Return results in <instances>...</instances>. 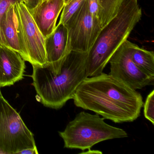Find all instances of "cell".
I'll return each instance as SVG.
<instances>
[{"label":"cell","mask_w":154,"mask_h":154,"mask_svg":"<svg viewBox=\"0 0 154 154\" xmlns=\"http://www.w3.org/2000/svg\"><path fill=\"white\" fill-rule=\"evenodd\" d=\"M72 100L76 107L117 123L136 120L144 104L140 93L103 72L85 79Z\"/></svg>","instance_id":"6da1fadb"},{"label":"cell","mask_w":154,"mask_h":154,"mask_svg":"<svg viewBox=\"0 0 154 154\" xmlns=\"http://www.w3.org/2000/svg\"><path fill=\"white\" fill-rule=\"evenodd\" d=\"M87 56V53L71 51L57 74L47 65L32 66V85L38 100L43 105L59 109L73 99L78 86L88 77Z\"/></svg>","instance_id":"7a4b0ae2"},{"label":"cell","mask_w":154,"mask_h":154,"mask_svg":"<svg viewBox=\"0 0 154 154\" xmlns=\"http://www.w3.org/2000/svg\"><path fill=\"white\" fill-rule=\"evenodd\" d=\"M142 17L138 0H125L117 16L102 29L86 58L88 77L103 72L112 55L128 40Z\"/></svg>","instance_id":"3957f363"},{"label":"cell","mask_w":154,"mask_h":154,"mask_svg":"<svg viewBox=\"0 0 154 154\" xmlns=\"http://www.w3.org/2000/svg\"><path fill=\"white\" fill-rule=\"evenodd\" d=\"M98 114L81 112L66 125L63 131H59L64 148L84 151L104 140L128 137L121 128L111 126Z\"/></svg>","instance_id":"277c9868"},{"label":"cell","mask_w":154,"mask_h":154,"mask_svg":"<svg viewBox=\"0 0 154 154\" xmlns=\"http://www.w3.org/2000/svg\"><path fill=\"white\" fill-rule=\"evenodd\" d=\"M35 148L34 134L19 113L3 96L0 97V154H18Z\"/></svg>","instance_id":"5b68a950"},{"label":"cell","mask_w":154,"mask_h":154,"mask_svg":"<svg viewBox=\"0 0 154 154\" xmlns=\"http://www.w3.org/2000/svg\"><path fill=\"white\" fill-rule=\"evenodd\" d=\"M64 26L71 51L80 53L89 52L101 30L97 19L89 12L86 0Z\"/></svg>","instance_id":"8992f818"},{"label":"cell","mask_w":154,"mask_h":154,"mask_svg":"<svg viewBox=\"0 0 154 154\" xmlns=\"http://www.w3.org/2000/svg\"><path fill=\"white\" fill-rule=\"evenodd\" d=\"M132 45L126 40L112 55L109 62V74L135 90L154 85V78L143 72L132 61L131 57Z\"/></svg>","instance_id":"52a82bcc"},{"label":"cell","mask_w":154,"mask_h":154,"mask_svg":"<svg viewBox=\"0 0 154 154\" xmlns=\"http://www.w3.org/2000/svg\"><path fill=\"white\" fill-rule=\"evenodd\" d=\"M15 8L18 14L22 25L29 63L32 66L46 65L45 38L38 27L24 2L16 3Z\"/></svg>","instance_id":"ba28073f"},{"label":"cell","mask_w":154,"mask_h":154,"mask_svg":"<svg viewBox=\"0 0 154 154\" xmlns=\"http://www.w3.org/2000/svg\"><path fill=\"white\" fill-rule=\"evenodd\" d=\"M47 65L56 74L59 73L66 57L71 53L66 27L58 24L45 40Z\"/></svg>","instance_id":"9c48e42d"},{"label":"cell","mask_w":154,"mask_h":154,"mask_svg":"<svg viewBox=\"0 0 154 154\" xmlns=\"http://www.w3.org/2000/svg\"><path fill=\"white\" fill-rule=\"evenodd\" d=\"M2 28L6 46L17 52L25 61L29 63L22 25L15 4L11 6L7 11L2 20Z\"/></svg>","instance_id":"30bf717a"},{"label":"cell","mask_w":154,"mask_h":154,"mask_svg":"<svg viewBox=\"0 0 154 154\" xmlns=\"http://www.w3.org/2000/svg\"><path fill=\"white\" fill-rule=\"evenodd\" d=\"M25 61L19 53L1 45L0 47V88L11 86L24 78Z\"/></svg>","instance_id":"8fae6325"},{"label":"cell","mask_w":154,"mask_h":154,"mask_svg":"<svg viewBox=\"0 0 154 154\" xmlns=\"http://www.w3.org/2000/svg\"><path fill=\"white\" fill-rule=\"evenodd\" d=\"M65 5L64 0H43L35 8L29 10L45 38L55 29L57 18Z\"/></svg>","instance_id":"7c38bea8"},{"label":"cell","mask_w":154,"mask_h":154,"mask_svg":"<svg viewBox=\"0 0 154 154\" xmlns=\"http://www.w3.org/2000/svg\"><path fill=\"white\" fill-rule=\"evenodd\" d=\"M88 10L103 28L118 14L125 0H86Z\"/></svg>","instance_id":"4fadbf2b"},{"label":"cell","mask_w":154,"mask_h":154,"mask_svg":"<svg viewBox=\"0 0 154 154\" xmlns=\"http://www.w3.org/2000/svg\"><path fill=\"white\" fill-rule=\"evenodd\" d=\"M131 57L137 66L150 77L154 78V53L133 44Z\"/></svg>","instance_id":"5bb4252c"},{"label":"cell","mask_w":154,"mask_h":154,"mask_svg":"<svg viewBox=\"0 0 154 154\" xmlns=\"http://www.w3.org/2000/svg\"><path fill=\"white\" fill-rule=\"evenodd\" d=\"M85 0H71L65 4L58 24L65 25L71 17L77 11Z\"/></svg>","instance_id":"9a60e30c"},{"label":"cell","mask_w":154,"mask_h":154,"mask_svg":"<svg viewBox=\"0 0 154 154\" xmlns=\"http://www.w3.org/2000/svg\"><path fill=\"white\" fill-rule=\"evenodd\" d=\"M20 2H24V0H0V44L2 45L6 46L2 28L3 18L11 6Z\"/></svg>","instance_id":"2e32d148"},{"label":"cell","mask_w":154,"mask_h":154,"mask_svg":"<svg viewBox=\"0 0 154 154\" xmlns=\"http://www.w3.org/2000/svg\"><path fill=\"white\" fill-rule=\"evenodd\" d=\"M144 105V116L146 119L154 125V91L149 94Z\"/></svg>","instance_id":"e0dca14e"},{"label":"cell","mask_w":154,"mask_h":154,"mask_svg":"<svg viewBox=\"0 0 154 154\" xmlns=\"http://www.w3.org/2000/svg\"><path fill=\"white\" fill-rule=\"evenodd\" d=\"M43 0H27L26 3H24L29 10L35 8Z\"/></svg>","instance_id":"ac0fdd59"},{"label":"cell","mask_w":154,"mask_h":154,"mask_svg":"<svg viewBox=\"0 0 154 154\" xmlns=\"http://www.w3.org/2000/svg\"><path fill=\"white\" fill-rule=\"evenodd\" d=\"M37 148H28L23 149L20 151L18 154H38Z\"/></svg>","instance_id":"d6986e66"},{"label":"cell","mask_w":154,"mask_h":154,"mask_svg":"<svg viewBox=\"0 0 154 154\" xmlns=\"http://www.w3.org/2000/svg\"><path fill=\"white\" fill-rule=\"evenodd\" d=\"M71 0H64L65 4H67L69 2L71 1Z\"/></svg>","instance_id":"ffe728a7"},{"label":"cell","mask_w":154,"mask_h":154,"mask_svg":"<svg viewBox=\"0 0 154 154\" xmlns=\"http://www.w3.org/2000/svg\"><path fill=\"white\" fill-rule=\"evenodd\" d=\"M1 46V44H0V47ZM2 96V94L1 91V88H0V97Z\"/></svg>","instance_id":"44dd1931"},{"label":"cell","mask_w":154,"mask_h":154,"mask_svg":"<svg viewBox=\"0 0 154 154\" xmlns=\"http://www.w3.org/2000/svg\"><path fill=\"white\" fill-rule=\"evenodd\" d=\"M26 2H27V0H24V3H26Z\"/></svg>","instance_id":"7402d4cb"}]
</instances>
